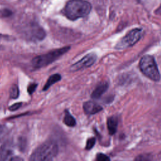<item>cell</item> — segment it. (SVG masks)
Returning a JSON list of instances; mask_svg holds the SVG:
<instances>
[{
  "instance_id": "1",
  "label": "cell",
  "mask_w": 161,
  "mask_h": 161,
  "mask_svg": "<svg viewBox=\"0 0 161 161\" xmlns=\"http://www.w3.org/2000/svg\"><path fill=\"white\" fill-rule=\"evenodd\" d=\"M91 10V5L84 0H70L65 6L64 14L69 19L75 20L86 16Z\"/></svg>"
},
{
  "instance_id": "2",
  "label": "cell",
  "mask_w": 161,
  "mask_h": 161,
  "mask_svg": "<svg viewBox=\"0 0 161 161\" xmlns=\"http://www.w3.org/2000/svg\"><path fill=\"white\" fill-rule=\"evenodd\" d=\"M57 143L52 141L46 142L38 146L31 153L30 160L48 161L52 160L58 153Z\"/></svg>"
},
{
  "instance_id": "3",
  "label": "cell",
  "mask_w": 161,
  "mask_h": 161,
  "mask_svg": "<svg viewBox=\"0 0 161 161\" xmlns=\"http://www.w3.org/2000/svg\"><path fill=\"white\" fill-rule=\"evenodd\" d=\"M139 67L142 72L150 79L158 81L160 74L154 58L150 55L143 56L140 60Z\"/></svg>"
},
{
  "instance_id": "4",
  "label": "cell",
  "mask_w": 161,
  "mask_h": 161,
  "mask_svg": "<svg viewBox=\"0 0 161 161\" xmlns=\"http://www.w3.org/2000/svg\"><path fill=\"white\" fill-rule=\"evenodd\" d=\"M70 49V47H65L56 49L44 55L35 57L32 60V65L36 68H40L52 63Z\"/></svg>"
},
{
  "instance_id": "5",
  "label": "cell",
  "mask_w": 161,
  "mask_h": 161,
  "mask_svg": "<svg viewBox=\"0 0 161 161\" xmlns=\"http://www.w3.org/2000/svg\"><path fill=\"white\" fill-rule=\"evenodd\" d=\"M143 33V30L140 28H134L130 30L116 45L115 48L121 50L133 46L140 40Z\"/></svg>"
},
{
  "instance_id": "6",
  "label": "cell",
  "mask_w": 161,
  "mask_h": 161,
  "mask_svg": "<svg viewBox=\"0 0 161 161\" xmlns=\"http://www.w3.org/2000/svg\"><path fill=\"white\" fill-rule=\"evenodd\" d=\"M97 56L94 53H90L87 54L80 60L75 62L71 65L70 69L72 71H77L82 69L87 68L91 66L96 60Z\"/></svg>"
},
{
  "instance_id": "7",
  "label": "cell",
  "mask_w": 161,
  "mask_h": 161,
  "mask_svg": "<svg viewBox=\"0 0 161 161\" xmlns=\"http://www.w3.org/2000/svg\"><path fill=\"white\" fill-rule=\"evenodd\" d=\"M11 143H6L0 148V160H23V158L14 156Z\"/></svg>"
},
{
  "instance_id": "8",
  "label": "cell",
  "mask_w": 161,
  "mask_h": 161,
  "mask_svg": "<svg viewBox=\"0 0 161 161\" xmlns=\"http://www.w3.org/2000/svg\"><path fill=\"white\" fill-rule=\"evenodd\" d=\"M84 112L87 114H94L101 111L103 108L94 101H87L83 104Z\"/></svg>"
},
{
  "instance_id": "9",
  "label": "cell",
  "mask_w": 161,
  "mask_h": 161,
  "mask_svg": "<svg viewBox=\"0 0 161 161\" xmlns=\"http://www.w3.org/2000/svg\"><path fill=\"white\" fill-rule=\"evenodd\" d=\"M108 88V84L106 82L99 84L92 92L91 97L95 99L99 98L106 91Z\"/></svg>"
},
{
  "instance_id": "10",
  "label": "cell",
  "mask_w": 161,
  "mask_h": 161,
  "mask_svg": "<svg viewBox=\"0 0 161 161\" xmlns=\"http://www.w3.org/2000/svg\"><path fill=\"white\" fill-rule=\"evenodd\" d=\"M118 120L116 116H112L108 118L107 120V126L110 135H113L116 132L118 127Z\"/></svg>"
},
{
  "instance_id": "11",
  "label": "cell",
  "mask_w": 161,
  "mask_h": 161,
  "mask_svg": "<svg viewBox=\"0 0 161 161\" xmlns=\"http://www.w3.org/2000/svg\"><path fill=\"white\" fill-rule=\"evenodd\" d=\"M61 79V75L58 74H55L52 75L47 80V82L45 83L43 88V91H46L52 85H53V84H55V82L59 81Z\"/></svg>"
},
{
  "instance_id": "12",
  "label": "cell",
  "mask_w": 161,
  "mask_h": 161,
  "mask_svg": "<svg viewBox=\"0 0 161 161\" xmlns=\"http://www.w3.org/2000/svg\"><path fill=\"white\" fill-rule=\"evenodd\" d=\"M64 123L68 126H74L76 125L75 118L70 114V113L67 110L65 111Z\"/></svg>"
},
{
  "instance_id": "13",
  "label": "cell",
  "mask_w": 161,
  "mask_h": 161,
  "mask_svg": "<svg viewBox=\"0 0 161 161\" xmlns=\"http://www.w3.org/2000/svg\"><path fill=\"white\" fill-rule=\"evenodd\" d=\"M9 94H10V96L11 98L16 99L18 97L19 94L18 87L16 85L12 86V87L10 88Z\"/></svg>"
},
{
  "instance_id": "14",
  "label": "cell",
  "mask_w": 161,
  "mask_h": 161,
  "mask_svg": "<svg viewBox=\"0 0 161 161\" xmlns=\"http://www.w3.org/2000/svg\"><path fill=\"white\" fill-rule=\"evenodd\" d=\"M96 143V138L94 137H91L89 138L86 142V150H91L94 145H95Z\"/></svg>"
},
{
  "instance_id": "15",
  "label": "cell",
  "mask_w": 161,
  "mask_h": 161,
  "mask_svg": "<svg viewBox=\"0 0 161 161\" xmlns=\"http://www.w3.org/2000/svg\"><path fill=\"white\" fill-rule=\"evenodd\" d=\"M96 160L98 161H108V160H109L110 158H109V157H108L105 154L99 153L96 155Z\"/></svg>"
},
{
  "instance_id": "16",
  "label": "cell",
  "mask_w": 161,
  "mask_h": 161,
  "mask_svg": "<svg viewBox=\"0 0 161 161\" xmlns=\"http://www.w3.org/2000/svg\"><path fill=\"white\" fill-rule=\"evenodd\" d=\"M37 87V84L35 83H31L30 84L28 87V92L30 94H31L33 93V92L35 91L36 88Z\"/></svg>"
},
{
  "instance_id": "17",
  "label": "cell",
  "mask_w": 161,
  "mask_h": 161,
  "mask_svg": "<svg viewBox=\"0 0 161 161\" xmlns=\"http://www.w3.org/2000/svg\"><path fill=\"white\" fill-rule=\"evenodd\" d=\"M21 103H15V104H13V105H11L9 109V110L13 111H15L16 109H18V108H19L21 107Z\"/></svg>"
},
{
  "instance_id": "18",
  "label": "cell",
  "mask_w": 161,
  "mask_h": 161,
  "mask_svg": "<svg viewBox=\"0 0 161 161\" xmlns=\"http://www.w3.org/2000/svg\"><path fill=\"white\" fill-rule=\"evenodd\" d=\"M6 131V128L3 125H0V140L3 138V137L5 135Z\"/></svg>"
},
{
  "instance_id": "19",
  "label": "cell",
  "mask_w": 161,
  "mask_h": 161,
  "mask_svg": "<svg viewBox=\"0 0 161 161\" xmlns=\"http://www.w3.org/2000/svg\"><path fill=\"white\" fill-rule=\"evenodd\" d=\"M3 14H4V15L5 16H9V15L11 14V11H9V10H7V9H5V10L4 11V12H3Z\"/></svg>"
}]
</instances>
